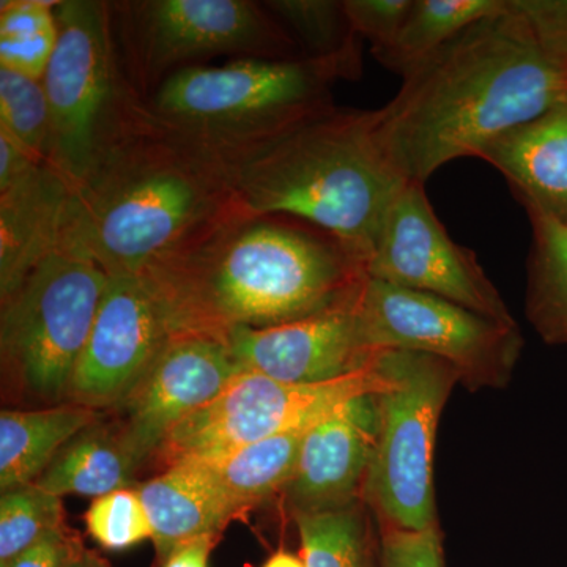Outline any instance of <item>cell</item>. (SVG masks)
I'll return each mask as SVG.
<instances>
[{"instance_id": "obj_1", "label": "cell", "mask_w": 567, "mask_h": 567, "mask_svg": "<svg viewBox=\"0 0 567 567\" xmlns=\"http://www.w3.org/2000/svg\"><path fill=\"white\" fill-rule=\"evenodd\" d=\"M71 189L63 248L142 278L234 216L229 164L141 102Z\"/></svg>"}, {"instance_id": "obj_2", "label": "cell", "mask_w": 567, "mask_h": 567, "mask_svg": "<svg viewBox=\"0 0 567 567\" xmlns=\"http://www.w3.org/2000/svg\"><path fill=\"white\" fill-rule=\"evenodd\" d=\"M402 81L377 110L379 136L398 173L421 185L567 100V62L540 43L513 0Z\"/></svg>"}, {"instance_id": "obj_3", "label": "cell", "mask_w": 567, "mask_h": 567, "mask_svg": "<svg viewBox=\"0 0 567 567\" xmlns=\"http://www.w3.org/2000/svg\"><path fill=\"white\" fill-rule=\"evenodd\" d=\"M174 336L226 339L240 328L295 322L352 303L364 257L286 216H230L142 276Z\"/></svg>"}, {"instance_id": "obj_4", "label": "cell", "mask_w": 567, "mask_h": 567, "mask_svg": "<svg viewBox=\"0 0 567 567\" xmlns=\"http://www.w3.org/2000/svg\"><path fill=\"white\" fill-rule=\"evenodd\" d=\"M234 216H286L364 257L406 182L379 136V111L334 104L226 159Z\"/></svg>"}, {"instance_id": "obj_5", "label": "cell", "mask_w": 567, "mask_h": 567, "mask_svg": "<svg viewBox=\"0 0 567 567\" xmlns=\"http://www.w3.org/2000/svg\"><path fill=\"white\" fill-rule=\"evenodd\" d=\"M361 51L334 58L241 59L185 69L145 100L174 128L233 158L331 106V87L357 80Z\"/></svg>"}, {"instance_id": "obj_6", "label": "cell", "mask_w": 567, "mask_h": 567, "mask_svg": "<svg viewBox=\"0 0 567 567\" xmlns=\"http://www.w3.org/2000/svg\"><path fill=\"white\" fill-rule=\"evenodd\" d=\"M107 284L91 257L61 248L0 300L3 401L22 410L69 404Z\"/></svg>"}, {"instance_id": "obj_7", "label": "cell", "mask_w": 567, "mask_h": 567, "mask_svg": "<svg viewBox=\"0 0 567 567\" xmlns=\"http://www.w3.org/2000/svg\"><path fill=\"white\" fill-rule=\"evenodd\" d=\"M111 7L123 71L144 100L167 78L210 59L303 58L264 2L123 0Z\"/></svg>"}, {"instance_id": "obj_8", "label": "cell", "mask_w": 567, "mask_h": 567, "mask_svg": "<svg viewBox=\"0 0 567 567\" xmlns=\"http://www.w3.org/2000/svg\"><path fill=\"white\" fill-rule=\"evenodd\" d=\"M386 377L375 394L379 425L363 499L380 527L424 532L439 527L434 450L439 421L458 372L431 354L380 350Z\"/></svg>"}, {"instance_id": "obj_9", "label": "cell", "mask_w": 567, "mask_h": 567, "mask_svg": "<svg viewBox=\"0 0 567 567\" xmlns=\"http://www.w3.org/2000/svg\"><path fill=\"white\" fill-rule=\"evenodd\" d=\"M58 43L41 82L51 111V166L70 188L144 99L123 71L111 2L59 0Z\"/></svg>"}, {"instance_id": "obj_10", "label": "cell", "mask_w": 567, "mask_h": 567, "mask_svg": "<svg viewBox=\"0 0 567 567\" xmlns=\"http://www.w3.org/2000/svg\"><path fill=\"white\" fill-rule=\"evenodd\" d=\"M357 312L372 349L431 354L453 365L473 391L506 386L524 346L517 324L372 278L358 293Z\"/></svg>"}, {"instance_id": "obj_11", "label": "cell", "mask_w": 567, "mask_h": 567, "mask_svg": "<svg viewBox=\"0 0 567 567\" xmlns=\"http://www.w3.org/2000/svg\"><path fill=\"white\" fill-rule=\"evenodd\" d=\"M385 386L377 357L364 371L315 385L241 371L212 402L175 425L155 462L166 470L178 462L218 461L238 447L316 423L336 406Z\"/></svg>"}, {"instance_id": "obj_12", "label": "cell", "mask_w": 567, "mask_h": 567, "mask_svg": "<svg viewBox=\"0 0 567 567\" xmlns=\"http://www.w3.org/2000/svg\"><path fill=\"white\" fill-rule=\"evenodd\" d=\"M365 274L516 324L475 254L456 244L436 218L421 183H406L388 207L365 254Z\"/></svg>"}, {"instance_id": "obj_13", "label": "cell", "mask_w": 567, "mask_h": 567, "mask_svg": "<svg viewBox=\"0 0 567 567\" xmlns=\"http://www.w3.org/2000/svg\"><path fill=\"white\" fill-rule=\"evenodd\" d=\"M241 371L218 339L173 336L137 385L103 415L147 465L175 425L212 402Z\"/></svg>"}, {"instance_id": "obj_14", "label": "cell", "mask_w": 567, "mask_h": 567, "mask_svg": "<svg viewBox=\"0 0 567 567\" xmlns=\"http://www.w3.org/2000/svg\"><path fill=\"white\" fill-rule=\"evenodd\" d=\"M173 336L144 279L110 278L71 379L69 404L99 413L121 404Z\"/></svg>"}, {"instance_id": "obj_15", "label": "cell", "mask_w": 567, "mask_h": 567, "mask_svg": "<svg viewBox=\"0 0 567 567\" xmlns=\"http://www.w3.org/2000/svg\"><path fill=\"white\" fill-rule=\"evenodd\" d=\"M357 298L295 322L240 328L226 339V346L244 371L279 382L315 385L357 374L374 363L380 352L365 341Z\"/></svg>"}, {"instance_id": "obj_16", "label": "cell", "mask_w": 567, "mask_h": 567, "mask_svg": "<svg viewBox=\"0 0 567 567\" xmlns=\"http://www.w3.org/2000/svg\"><path fill=\"white\" fill-rule=\"evenodd\" d=\"M377 425L375 394H368L336 406L308 429L292 476L279 494L292 518L363 499Z\"/></svg>"}, {"instance_id": "obj_17", "label": "cell", "mask_w": 567, "mask_h": 567, "mask_svg": "<svg viewBox=\"0 0 567 567\" xmlns=\"http://www.w3.org/2000/svg\"><path fill=\"white\" fill-rule=\"evenodd\" d=\"M69 183L48 164L0 189V300L63 248Z\"/></svg>"}, {"instance_id": "obj_18", "label": "cell", "mask_w": 567, "mask_h": 567, "mask_svg": "<svg viewBox=\"0 0 567 567\" xmlns=\"http://www.w3.org/2000/svg\"><path fill=\"white\" fill-rule=\"evenodd\" d=\"M153 529L158 563L197 537H219L249 509L224 491L203 462H178L137 487Z\"/></svg>"}, {"instance_id": "obj_19", "label": "cell", "mask_w": 567, "mask_h": 567, "mask_svg": "<svg viewBox=\"0 0 567 567\" xmlns=\"http://www.w3.org/2000/svg\"><path fill=\"white\" fill-rule=\"evenodd\" d=\"M477 158L503 174L524 207L567 224V100L496 137Z\"/></svg>"}, {"instance_id": "obj_20", "label": "cell", "mask_w": 567, "mask_h": 567, "mask_svg": "<svg viewBox=\"0 0 567 567\" xmlns=\"http://www.w3.org/2000/svg\"><path fill=\"white\" fill-rule=\"evenodd\" d=\"M145 468L103 413L59 451L35 481L52 495L99 496L133 488Z\"/></svg>"}, {"instance_id": "obj_21", "label": "cell", "mask_w": 567, "mask_h": 567, "mask_svg": "<svg viewBox=\"0 0 567 567\" xmlns=\"http://www.w3.org/2000/svg\"><path fill=\"white\" fill-rule=\"evenodd\" d=\"M87 406L3 409L0 413V491L35 483L66 443L99 420Z\"/></svg>"}, {"instance_id": "obj_22", "label": "cell", "mask_w": 567, "mask_h": 567, "mask_svg": "<svg viewBox=\"0 0 567 567\" xmlns=\"http://www.w3.org/2000/svg\"><path fill=\"white\" fill-rule=\"evenodd\" d=\"M506 7L507 0H413L393 41L372 54L404 80L466 29L502 13Z\"/></svg>"}, {"instance_id": "obj_23", "label": "cell", "mask_w": 567, "mask_h": 567, "mask_svg": "<svg viewBox=\"0 0 567 567\" xmlns=\"http://www.w3.org/2000/svg\"><path fill=\"white\" fill-rule=\"evenodd\" d=\"M532 223L527 315L548 344H567V224L525 207Z\"/></svg>"}, {"instance_id": "obj_24", "label": "cell", "mask_w": 567, "mask_h": 567, "mask_svg": "<svg viewBox=\"0 0 567 567\" xmlns=\"http://www.w3.org/2000/svg\"><path fill=\"white\" fill-rule=\"evenodd\" d=\"M293 520L306 567H380L382 529L364 499Z\"/></svg>"}, {"instance_id": "obj_25", "label": "cell", "mask_w": 567, "mask_h": 567, "mask_svg": "<svg viewBox=\"0 0 567 567\" xmlns=\"http://www.w3.org/2000/svg\"><path fill=\"white\" fill-rule=\"evenodd\" d=\"M312 424L268 436L251 445L238 447L218 461L203 464L212 470L235 502L252 511L270 496L281 494L284 486L289 483L306 432Z\"/></svg>"}, {"instance_id": "obj_26", "label": "cell", "mask_w": 567, "mask_h": 567, "mask_svg": "<svg viewBox=\"0 0 567 567\" xmlns=\"http://www.w3.org/2000/svg\"><path fill=\"white\" fill-rule=\"evenodd\" d=\"M59 0L0 2V69L41 80L58 43Z\"/></svg>"}, {"instance_id": "obj_27", "label": "cell", "mask_w": 567, "mask_h": 567, "mask_svg": "<svg viewBox=\"0 0 567 567\" xmlns=\"http://www.w3.org/2000/svg\"><path fill=\"white\" fill-rule=\"evenodd\" d=\"M267 10L290 33L303 58L323 59L361 51L344 0H274Z\"/></svg>"}, {"instance_id": "obj_28", "label": "cell", "mask_w": 567, "mask_h": 567, "mask_svg": "<svg viewBox=\"0 0 567 567\" xmlns=\"http://www.w3.org/2000/svg\"><path fill=\"white\" fill-rule=\"evenodd\" d=\"M0 134L37 162H50L51 111L41 80L0 69Z\"/></svg>"}, {"instance_id": "obj_29", "label": "cell", "mask_w": 567, "mask_h": 567, "mask_svg": "<svg viewBox=\"0 0 567 567\" xmlns=\"http://www.w3.org/2000/svg\"><path fill=\"white\" fill-rule=\"evenodd\" d=\"M69 528L61 496L35 484L3 492L0 498V566L9 565L41 537Z\"/></svg>"}, {"instance_id": "obj_30", "label": "cell", "mask_w": 567, "mask_h": 567, "mask_svg": "<svg viewBox=\"0 0 567 567\" xmlns=\"http://www.w3.org/2000/svg\"><path fill=\"white\" fill-rule=\"evenodd\" d=\"M84 520L89 535L106 550H126L153 537L151 518L137 488H121L93 498Z\"/></svg>"}, {"instance_id": "obj_31", "label": "cell", "mask_w": 567, "mask_h": 567, "mask_svg": "<svg viewBox=\"0 0 567 567\" xmlns=\"http://www.w3.org/2000/svg\"><path fill=\"white\" fill-rule=\"evenodd\" d=\"M412 6L413 0H344L353 32L371 41L372 51L382 50L393 41Z\"/></svg>"}, {"instance_id": "obj_32", "label": "cell", "mask_w": 567, "mask_h": 567, "mask_svg": "<svg viewBox=\"0 0 567 567\" xmlns=\"http://www.w3.org/2000/svg\"><path fill=\"white\" fill-rule=\"evenodd\" d=\"M380 567H445L440 528L424 532L380 527Z\"/></svg>"}, {"instance_id": "obj_33", "label": "cell", "mask_w": 567, "mask_h": 567, "mask_svg": "<svg viewBox=\"0 0 567 567\" xmlns=\"http://www.w3.org/2000/svg\"><path fill=\"white\" fill-rule=\"evenodd\" d=\"M537 39L567 62V0H513Z\"/></svg>"}, {"instance_id": "obj_34", "label": "cell", "mask_w": 567, "mask_h": 567, "mask_svg": "<svg viewBox=\"0 0 567 567\" xmlns=\"http://www.w3.org/2000/svg\"><path fill=\"white\" fill-rule=\"evenodd\" d=\"M78 539L80 535L70 527L52 532L18 555L9 565L0 567H65Z\"/></svg>"}, {"instance_id": "obj_35", "label": "cell", "mask_w": 567, "mask_h": 567, "mask_svg": "<svg viewBox=\"0 0 567 567\" xmlns=\"http://www.w3.org/2000/svg\"><path fill=\"white\" fill-rule=\"evenodd\" d=\"M218 540L219 537L207 536L178 544L159 561V567H208L212 550Z\"/></svg>"}, {"instance_id": "obj_36", "label": "cell", "mask_w": 567, "mask_h": 567, "mask_svg": "<svg viewBox=\"0 0 567 567\" xmlns=\"http://www.w3.org/2000/svg\"><path fill=\"white\" fill-rule=\"evenodd\" d=\"M65 567H112L107 559H104L102 555L96 554L95 550H91L84 546L82 539L76 540L71 550L69 561Z\"/></svg>"}, {"instance_id": "obj_37", "label": "cell", "mask_w": 567, "mask_h": 567, "mask_svg": "<svg viewBox=\"0 0 567 567\" xmlns=\"http://www.w3.org/2000/svg\"><path fill=\"white\" fill-rule=\"evenodd\" d=\"M262 567H306L303 559L287 550H278L267 559Z\"/></svg>"}]
</instances>
